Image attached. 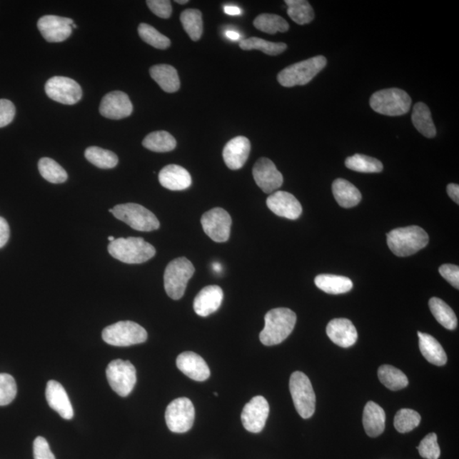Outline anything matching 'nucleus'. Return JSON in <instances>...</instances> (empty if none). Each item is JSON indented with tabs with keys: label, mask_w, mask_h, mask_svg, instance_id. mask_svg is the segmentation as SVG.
Wrapping results in <instances>:
<instances>
[{
	"label": "nucleus",
	"mask_w": 459,
	"mask_h": 459,
	"mask_svg": "<svg viewBox=\"0 0 459 459\" xmlns=\"http://www.w3.org/2000/svg\"><path fill=\"white\" fill-rule=\"evenodd\" d=\"M256 183L265 193L271 194L280 188L283 183V176L269 158H261L253 168Z\"/></svg>",
	"instance_id": "obj_16"
},
{
	"label": "nucleus",
	"mask_w": 459,
	"mask_h": 459,
	"mask_svg": "<svg viewBox=\"0 0 459 459\" xmlns=\"http://www.w3.org/2000/svg\"><path fill=\"white\" fill-rule=\"evenodd\" d=\"M421 422L420 413L413 409L403 408L396 413L394 418V426L400 433H408L412 431Z\"/></svg>",
	"instance_id": "obj_41"
},
{
	"label": "nucleus",
	"mask_w": 459,
	"mask_h": 459,
	"mask_svg": "<svg viewBox=\"0 0 459 459\" xmlns=\"http://www.w3.org/2000/svg\"><path fill=\"white\" fill-rule=\"evenodd\" d=\"M182 26L193 41H198L203 34V16L202 12L196 9H188L181 14Z\"/></svg>",
	"instance_id": "obj_36"
},
{
	"label": "nucleus",
	"mask_w": 459,
	"mask_h": 459,
	"mask_svg": "<svg viewBox=\"0 0 459 459\" xmlns=\"http://www.w3.org/2000/svg\"><path fill=\"white\" fill-rule=\"evenodd\" d=\"M34 459H56L47 440L42 436H39L34 441Z\"/></svg>",
	"instance_id": "obj_47"
},
{
	"label": "nucleus",
	"mask_w": 459,
	"mask_h": 459,
	"mask_svg": "<svg viewBox=\"0 0 459 459\" xmlns=\"http://www.w3.org/2000/svg\"><path fill=\"white\" fill-rule=\"evenodd\" d=\"M326 332L329 338L334 344L348 348L358 341V331L354 324L345 318H336L328 324Z\"/></svg>",
	"instance_id": "obj_21"
},
{
	"label": "nucleus",
	"mask_w": 459,
	"mask_h": 459,
	"mask_svg": "<svg viewBox=\"0 0 459 459\" xmlns=\"http://www.w3.org/2000/svg\"><path fill=\"white\" fill-rule=\"evenodd\" d=\"M296 314L288 308L271 310L265 316V328L260 334L263 345H279L291 336L296 326Z\"/></svg>",
	"instance_id": "obj_1"
},
{
	"label": "nucleus",
	"mask_w": 459,
	"mask_h": 459,
	"mask_svg": "<svg viewBox=\"0 0 459 459\" xmlns=\"http://www.w3.org/2000/svg\"><path fill=\"white\" fill-rule=\"evenodd\" d=\"M110 213L131 227L140 231H153L158 230L160 222L153 212L140 204L128 203L117 205L109 209Z\"/></svg>",
	"instance_id": "obj_7"
},
{
	"label": "nucleus",
	"mask_w": 459,
	"mask_h": 459,
	"mask_svg": "<svg viewBox=\"0 0 459 459\" xmlns=\"http://www.w3.org/2000/svg\"><path fill=\"white\" fill-rule=\"evenodd\" d=\"M213 395H215L216 396H218V393H216V392H215V393H213Z\"/></svg>",
	"instance_id": "obj_57"
},
{
	"label": "nucleus",
	"mask_w": 459,
	"mask_h": 459,
	"mask_svg": "<svg viewBox=\"0 0 459 459\" xmlns=\"http://www.w3.org/2000/svg\"><path fill=\"white\" fill-rule=\"evenodd\" d=\"M102 338L109 345L126 347L144 343L147 340V333L141 325L131 321H123L104 328Z\"/></svg>",
	"instance_id": "obj_8"
},
{
	"label": "nucleus",
	"mask_w": 459,
	"mask_h": 459,
	"mask_svg": "<svg viewBox=\"0 0 459 459\" xmlns=\"http://www.w3.org/2000/svg\"><path fill=\"white\" fill-rule=\"evenodd\" d=\"M251 145L248 138L237 136L231 139L223 150V158L226 166L233 171L243 167L251 153Z\"/></svg>",
	"instance_id": "obj_20"
},
{
	"label": "nucleus",
	"mask_w": 459,
	"mask_h": 459,
	"mask_svg": "<svg viewBox=\"0 0 459 459\" xmlns=\"http://www.w3.org/2000/svg\"><path fill=\"white\" fill-rule=\"evenodd\" d=\"M332 190L334 198L342 208H353L362 200L360 191L348 181L344 179L334 181Z\"/></svg>",
	"instance_id": "obj_27"
},
{
	"label": "nucleus",
	"mask_w": 459,
	"mask_h": 459,
	"mask_svg": "<svg viewBox=\"0 0 459 459\" xmlns=\"http://www.w3.org/2000/svg\"><path fill=\"white\" fill-rule=\"evenodd\" d=\"M440 274L454 288H459V267L455 265L445 264L440 267Z\"/></svg>",
	"instance_id": "obj_48"
},
{
	"label": "nucleus",
	"mask_w": 459,
	"mask_h": 459,
	"mask_svg": "<svg viewBox=\"0 0 459 459\" xmlns=\"http://www.w3.org/2000/svg\"><path fill=\"white\" fill-rule=\"evenodd\" d=\"M158 180L164 188L171 191H182L191 185L190 173L183 167L171 164L162 168Z\"/></svg>",
	"instance_id": "obj_24"
},
{
	"label": "nucleus",
	"mask_w": 459,
	"mask_h": 459,
	"mask_svg": "<svg viewBox=\"0 0 459 459\" xmlns=\"http://www.w3.org/2000/svg\"><path fill=\"white\" fill-rule=\"evenodd\" d=\"M74 20L68 17L44 16L38 21V29L48 42L60 43L68 39L73 33Z\"/></svg>",
	"instance_id": "obj_15"
},
{
	"label": "nucleus",
	"mask_w": 459,
	"mask_h": 459,
	"mask_svg": "<svg viewBox=\"0 0 459 459\" xmlns=\"http://www.w3.org/2000/svg\"><path fill=\"white\" fill-rule=\"evenodd\" d=\"M420 338V349L423 358L435 366H444L448 362V356L443 346L430 334L418 333Z\"/></svg>",
	"instance_id": "obj_28"
},
{
	"label": "nucleus",
	"mask_w": 459,
	"mask_h": 459,
	"mask_svg": "<svg viewBox=\"0 0 459 459\" xmlns=\"http://www.w3.org/2000/svg\"><path fill=\"white\" fill-rule=\"evenodd\" d=\"M147 6L156 16L163 19H168L172 14V6L168 0H148Z\"/></svg>",
	"instance_id": "obj_45"
},
{
	"label": "nucleus",
	"mask_w": 459,
	"mask_h": 459,
	"mask_svg": "<svg viewBox=\"0 0 459 459\" xmlns=\"http://www.w3.org/2000/svg\"><path fill=\"white\" fill-rule=\"evenodd\" d=\"M378 376L382 384L391 390H400L408 385V378L404 373L390 365L378 368Z\"/></svg>",
	"instance_id": "obj_32"
},
{
	"label": "nucleus",
	"mask_w": 459,
	"mask_h": 459,
	"mask_svg": "<svg viewBox=\"0 0 459 459\" xmlns=\"http://www.w3.org/2000/svg\"><path fill=\"white\" fill-rule=\"evenodd\" d=\"M316 286L329 294L350 292L353 288L352 281L346 276L322 274L315 278Z\"/></svg>",
	"instance_id": "obj_29"
},
{
	"label": "nucleus",
	"mask_w": 459,
	"mask_h": 459,
	"mask_svg": "<svg viewBox=\"0 0 459 459\" xmlns=\"http://www.w3.org/2000/svg\"><path fill=\"white\" fill-rule=\"evenodd\" d=\"M224 11L226 14L230 16H238L241 14L240 9L235 6H225Z\"/></svg>",
	"instance_id": "obj_51"
},
{
	"label": "nucleus",
	"mask_w": 459,
	"mask_h": 459,
	"mask_svg": "<svg viewBox=\"0 0 459 459\" xmlns=\"http://www.w3.org/2000/svg\"><path fill=\"white\" fill-rule=\"evenodd\" d=\"M213 269L215 270V271H216L217 273H221L222 270V266L220 264V263L216 262V263H213Z\"/></svg>",
	"instance_id": "obj_53"
},
{
	"label": "nucleus",
	"mask_w": 459,
	"mask_h": 459,
	"mask_svg": "<svg viewBox=\"0 0 459 459\" xmlns=\"http://www.w3.org/2000/svg\"><path fill=\"white\" fill-rule=\"evenodd\" d=\"M46 92L51 100L64 105L78 104L83 96L82 89L75 80L60 76L48 80Z\"/></svg>",
	"instance_id": "obj_12"
},
{
	"label": "nucleus",
	"mask_w": 459,
	"mask_h": 459,
	"mask_svg": "<svg viewBox=\"0 0 459 459\" xmlns=\"http://www.w3.org/2000/svg\"><path fill=\"white\" fill-rule=\"evenodd\" d=\"M447 190L449 197L457 204H459V186L454 183L449 184Z\"/></svg>",
	"instance_id": "obj_50"
},
{
	"label": "nucleus",
	"mask_w": 459,
	"mask_h": 459,
	"mask_svg": "<svg viewBox=\"0 0 459 459\" xmlns=\"http://www.w3.org/2000/svg\"><path fill=\"white\" fill-rule=\"evenodd\" d=\"M195 273L194 266L188 258L180 257L168 263L164 271V288L172 300L183 297L187 283Z\"/></svg>",
	"instance_id": "obj_5"
},
{
	"label": "nucleus",
	"mask_w": 459,
	"mask_h": 459,
	"mask_svg": "<svg viewBox=\"0 0 459 459\" xmlns=\"http://www.w3.org/2000/svg\"><path fill=\"white\" fill-rule=\"evenodd\" d=\"M224 293L216 285L205 287L198 293L194 300V311L200 316L206 318L220 308Z\"/></svg>",
	"instance_id": "obj_23"
},
{
	"label": "nucleus",
	"mask_w": 459,
	"mask_h": 459,
	"mask_svg": "<svg viewBox=\"0 0 459 459\" xmlns=\"http://www.w3.org/2000/svg\"><path fill=\"white\" fill-rule=\"evenodd\" d=\"M288 15L298 25L308 24L314 20L313 8L306 0H286Z\"/></svg>",
	"instance_id": "obj_34"
},
{
	"label": "nucleus",
	"mask_w": 459,
	"mask_h": 459,
	"mask_svg": "<svg viewBox=\"0 0 459 459\" xmlns=\"http://www.w3.org/2000/svg\"><path fill=\"white\" fill-rule=\"evenodd\" d=\"M138 34L143 41L159 50H166L171 46V40L149 24H141Z\"/></svg>",
	"instance_id": "obj_42"
},
{
	"label": "nucleus",
	"mask_w": 459,
	"mask_h": 459,
	"mask_svg": "<svg viewBox=\"0 0 459 459\" xmlns=\"http://www.w3.org/2000/svg\"><path fill=\"white\" fill-rule=\"evenodd\" d=\"M46 395L49 405L60 414L64 420H70L74 418L73 405L71 404L68 393L60 383L50 380L47 383Z\"/></svg>",
	"instance_id": "obj_22"
},
{
	"label": "nucleus",
	"mask_w": 459,
	"mask_h": 459,
	"mask_svg": "<svg viewBox=\"0 0 459 459\" xmlns=\"http://www.w3.org/2000/svg\"><path fill=\"white\" fill-rule=\"evenodd\" d=\"M176 365L177 368L191 380L202 382L207 380L211 376V370L206 362L194 352L186 351L179 355Z\"/></svg>",
	"instance_id": "obj_19"
},
{
	"label": "nucleus",
	"mask_w": 459,
	"mask_h": 459,
	"mask_svg": "<svg viewBox=\"0 0 459 459\" xmlns=\"http://www.w3.org/2000/svg\"><path fill=\"white\" fill-rule=\"evenodd\" d=\"M385 413L380 405L368 402L363 411L364 430L370 438H378L385 429Z\"/></svg>",
	"instance_id": "obj_25"
},
{
	"label": "nucleus",
	"mask_w": 459,
	"mask_h": 459,
	"mask_svg": "<svg viewBox=\"0 0 459 459\" xmlns=\"http://www.w3.org/2000/svg\"><path fill=\"white\" fill-rule=\"evenodd\" d=\"M133 105L127 94L122 91H111L104 97L100 106V113L109 119H123L131 116Z\"/></svg>",
	"instance_id": "obj_17"
},
{
	"label": "nucleus",
	"mask_w": 459,
	"mask_h": 459,
	"mask_svg": "<svg viewBox=\"0 0 459 459\" xmlns=\"http://www.w3.org/2000/svg\"><path fill=\"white\" fill-rule=\"evenodd\" d=\"M16 115V108L13 102L6 99H0V128L10 124Z\"/></svg>",
	"instance_id": "obj_46"
},
{
	"label": "nucleus",
	"mask_w": 459,
	"mask_h": 459,
	"mask_svg": "<svg viewBox=\"0 0 459 459\" xmlns=\"http://www.w3.org/2000/svg\"><path fill=\"white\" fill-rule=\"evenodd\" d=\"M429 236L420 226H411L391 231L387 234V244L398 257L414 255L429 243Z\"/></svg>",
	"instance_id": "obj_2"
},
{
	"label": "nucleus",
	"mask_w": 459,
	"mask_h": 459,
	"mask_svg": "<svg viewBox=\"0 0 459 459\" xmlns=\"http://www.w3.org/2000/svg\"><path fill=\"white\" fill-rule=\"evenodd\" d=\"M176 2L177 4H185L188 3L189 1H188V0H176Z\"/></svg>",
	"instance_id": "obj_54"
},
{
	"label": "nucleus",
	"mask_w": 459,
	"mask_h": 459,
	"mask_svg": "<svg viewBox=\"0 0 459 459\" xmlns=\"http://www.w3.org/2000/svg\"><path fill=\"white\" fill-rule=\"evenodd\" d=\"M108 248L111 256L126 264H142L156 255L153 245L141 238L115 239Z\"/></svg>",
	"instance_id": "obj_3"
},
{
	"label": "nucleus",
	"mask_w": 459,
	"mask_h": 459,
	"mask_svg": "<svg viewBox=\"0 0 459 459\" xmlns=\"http://www.w3.org/2000/svg\"><path fill=\"white\" fill-rule=\"evenodd\" d=\"M106 373L111 389L122 398L131 394L135 388L136 370L128 360H113L106 368Z\"/></svg>",
	"instance_id": "obj_10"
},
{
	"label": "nucleus",
	"mask_w": 459,
	"mask_h": 459,
	"mask_svg": "<svg viewBox=\"0 0 459 459\" xmlns=\"http://www.w3.org/2000/svg\"><path fill=\"white\" fill-rule=\"evenodd\" d=\"M39 171L44 180L53 184L64 183L68 180V173L55 160L43 158L39 162Z\"/></svg>",
	"instance_id": "obj_37"
},
{
	"label": "nucleus",
	"mask_w": 459,
	"mask_h": 459,
	"mask_svg": "<svg viewBox=\"0 0 459 459\" xmlns=\"http://www.w3.org/2000/svg\"><path fill=\"white\" fill-rule=\"evenodd\" d=\"M412 121L418 131L427 138H433L436 136V128L430 110L423 102H418L413 106Z\"/></svg>",
	"instance_id": "obj_30"
},
{
	"label": "nucleus",
	"mask_w": 459,
	"mask_h": 459,
	"mask_svg": "<svg viewBox=\"0 0 459 459\" xmlns=\"http://www.w3.org/2000/svg\"><path fill=\"white\" fill-rule=\"evenodd\" d=\"M142 145L155 153H168L176 147V141L166 131H155L145 137Z\"/></svg>",
	"instance_id": "obj_33"
},
{
	"label": "nucleus",
	"mask_w": 459,
	"mask_h": 459,
	"mask_svg": "<svg viewBox=\"0 0 459 459\" xmlns=\"http://www.w3.org/2000/svg\"><path fill=\"white\" fill-rule=\"evenodd\" d=\"M412 99L408 94L400 89L391 88L373 94L370 98V106L376 113L386 116H400L408 114Z\"/></svg>",
	"instance_id": "obj_6"
},
{
	"label": "nucleus",
	"mask_w": 459,
	"mask_h": 459,
	"mask_svg": "<svg viewBox=\"0 0 459 459\" xmlns=\"http://www.w3.org/2000/svg\"><path fill=\"white\" fill-rule=\"evenodd\" d=\"M420 456L426 459H438L440 449L438 443V435L435 433L427 435L418 447Z\"/></svg>",
	"instance_id": "obj_44"
},
{
	"label": "nucleus",
	"mask_w": 459,
	"mask_h": 459,
	"mask_svg": "<svg viewBox=\"0 0 459 459\" xmlns=\"http://www.w3.org/2000/svg\"><path fill=\"white\" fill-rule=\"evenodd\" d=\"M84 156L89 162L100 168H113L118 163V158L113 151L98 146L88 147Z\"/></svg>",
	"instance_id": "obj_39"
},
{
	"label": "nucleus",
	"mask_w": 459,
	"mask_h": 459,
	"mask_svg": "<svg viewBox=\"0 0 459 459\" xmlns=\"http://www.w3.org/2000/svg\"><path fill=\"white\" fill-rule=\"evenodd\" d=\"M17 394L15 378L8 373H0V405L13 402Z\"/></svg>",
	"instance_id": "obj_43"
},
{
	"label": "nucleus",
	"mask_w": 459,
	"mask_h": 459,
	"mask_svg": "<svg viewBox=\"0 0 459 459\" xmlns=\"http://www.w3.org/2000/svg\"><path fill=\"white\" fill-rule=\"evenodd\" d=\"M266 204L275 215L288 220H297L302 213L301 203L293 194L287 191H276L267 198Z\"/></svg>",
	"instance_id": "obj_18"
},
{
	"label": "nucleus",
	"mask_w": 459,
	"mask_h": 459,
	"mask_svg": "<svg viewBox=\"0 0 459 459\" xmlns=\"http://www.w3.org/2000/svg\"><path fill=\"white\" fill-rule=\"evenodd\" d=\"M269 413L266 399L261 395L256 396L243 408L241 416L243 427L251 433H260L264 429Z\"/></svg>",
	"instance_id": "obj_14"
},
{
	"label": "nucleus",
	"mask_w": 459,
	"mask_h": 459,
	"mask_svg": "<svg viewBox=\"0 0 459 459\" xmlns=\"http://www.w3.org/2000/svg\"><path fill=\"white\" fill-rule=\"evenodd\" d=\"M253 26L258 30L269 34L286 33L289 29L288 21L282 16L274 14H261L253 21Z\"/></svg>",
	"instance_id": "obj_38"
},
{
	"label": "nucleus",
	"mask_w": 459,
	"mask_h": 459,
	"mask_svg": "<svg viewBox=\"0 0 459 459\" xmlns=\"http://www.w3.org/2000/svg\"><path fill=\"white\" fill-rule=\"evenodd\" d=\"M239 46L243 51L258 50L269 56L282 54L287 49L286 44L270 42L256 37L242 40Z\"/></svg>",
	"instance_id": "obj_35"
},
{
	"label": "nucleus",
	"mask_w": 459,
	"mask_h": 459,
	"mask_svg": "<svg viewBox=\"0 0 459 459\" xmlns=\"http://www.w3.org/2000/svg\"><path fill=\"white\" fill-rule=\"evenodd\" d=\"M109 240L110 241V243H111V242H114L115 238L114 237H111H111L109 238Z\"/></svg>",
	"instance_id": "obj_55"
},
{
	"label": "nucleus",
	"mask_w": 459,
	"mask_h": 459,
	"mask_svg": "<svg viewBox=\"0 0 459 459\" xmlns=\"http://www.w3.org/2000/svg\"><path fill=\"white\" fill-rule=\"evenodd\" d=\"M166 420L169 430L173 433H186L189 431L195 420L193 403L185 398L172 400L166 409Z\"/></svg>",
	"instance_id": "obj_11"
},
{
	"label": "nucleus",
	"mask_w": 459,
	"mask_h": 459,
	"mask_svg": "<svg viewBox=\"0 0 459 459\" xmlns=\"http://www.w3.org/2000/svg\"><path fill=\"white\" fill-rule=\"evenodd\" d=\"M151 79L163 91L173 93L179 91L181 81L175 68L171 65H155L150 69Z\"/></svg>",
	"instance_id": "obj_26"
},
{
	"label": "nucleus",
	"mask_w": 459,
	"mask_h": 459,
	"mask_svg": "<svg viewBox=\"0 0 459 459\" xmlns=\"http://www.w3.org/2000/svg\"><path fill=\"white\" fill-rule=\"evenodd\" d=\"M327 65V59L323 56L309 58V59L298 62V64L287 66L281 71L278 80L283 87H294L306 86L310 83L321 71Z\"/></svg>",
	"instance_id": "obj_4"
},
{
	"label": "nucleus",
	"mask_w": 459,
	"mask_h": 459,
	"mask_svg": "<svg viewBox=\"0 0 459 459\" xmlns=\"http://www.w3.org/2000/svg\"><path fill=\"white\" fill-rule=\"evenodd\" d=\"M345 166L351 171L367 173H380L384 168L380 160L362 154H355L347 158Z\"/></svg>",
	"instance_id": "obj_40"
},
{
	"label": "nucleus",
	"mask_w": 459,
	"mask_h": 459,
	"mask_svg": "<svg viewBox=\"0 0 459 459\" xmlns=\"http://www.w3.org/2000/svg\"><path fill=\"white\" fill-rule=\"evenodd\" d=\"M10 226L8 222L3 217H0V248L6 246L10 238Z\"/></svg>",
	"instance_id": "obj_49"
},
{
	"label": "nucleus",
	"mask_w": 459,
	"mask_h": 459,
	"mask_svg": "<svg viewBox=\"0 0 459 459\" xmlns=\"http://www.w3.org/2000/svg\"><path fill=\"white\" fill-rule=\"evenodd\" d=\"M77 28H78L77 25H76L75 24H73L72 29H77Z\"/></svg>",
	"instance_id": "obj_56"
},
{
	"label": "nucleus",
	"mask_w": 459,
	"mask_h": 459,
	"mask_svg": "<svg viewBox=\"0 0 459 459\" xmlns=\"http://www.w3.org/2000/svg\"><path fill=\"white\" fill-rule=\"evenodd\" d=\"M226 36L231 40H234V41L240 39V34L237 32H234V31H226Z\"/></svg>",
	"instance_id": "obj_52"
},
{
	"label": "nucleus",
	"mask_w": 459,
	"mask_h": 459,
	"mask_svg": "<svg viewBox=\"0 0 459 459\" xmlns=\"http://www.w3.org/2000/svg\"><path fill=\"white\" fill-rule=\"evenodd\" d=\"M289 390L298 413L306 420L313 417L316 409V395L309 378L301 372H294L289 381Z\"/></svg>",
	"instance_id": "obj_9"
},
{
	"label": "nucleus",
	"mask_w": 459,
	"mask_h": 459,
	"mask_svg": "<svg viewBox=\"0 0 459 459\" xmlns=\"http://www.w3.org/2000/svg\"><path fill=\"white\" fill-rule=\"evenodd\" d=\"M201 224L204 233L216 243H225L231 235V218L221 208H212L203 213Z\"/></svg>",
	"instance_id": "obj_13"
},
{
	"label": "nucleus",
	"mask_w": 459,
	"mask_h": 459,
	"mask_svg": "<svg viewBox=\"0 0 459 459\" xmlns=\"http://www.w3.org/2000/svg\"><path fill=\"white\" fill-rule=\"evenodd\" d=\"M430 309L438 322L449 331H454L458 327L456 314L447 303L439 298L433 297L429 302Z\"/></svg>",
	"instance_id": "obj_31"
}]
</instances>
